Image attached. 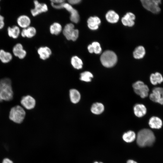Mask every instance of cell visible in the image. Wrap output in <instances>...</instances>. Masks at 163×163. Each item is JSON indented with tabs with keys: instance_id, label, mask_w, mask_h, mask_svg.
Returning <instances> with one entry per match:
<instances>
[{
	"instance_id": "cell-1",
	"label": "cell",
	"mask_w": 163,
	"mask_h": 163,
	"mask_svg": "<svg viewBox=\"0 0 163 163\" xmlns=\"http://www.w3.org/2000/svg\"><path fill=\"white\" fill-rule=\"evenodd\" d=\"M155 140L153 133L150 129H144L138 133L136 137V142L140 147H143L152 145Z\"/></svg>"
},
{
	"instance_id": "cell-2",
	"label": "cell",
	"mask_w": 163,
	"mask_h": 163,
	"mask_svg": "<svg viewBox=\"0 0 163 163\" xmlns=\"http://www.w3.org/2000/svg\"><path fill=\"white\" fill-rule=\"evenodd\" d=\"M13 93L11 82L8 78H5L0 80V102L10 101L13 98Z\"/></svg>"
},
{
	"instance_id": "cell-3",
	"label": "cell",
	"mask_w": 163,
	"mask_h": 163,
	"mask_svg": "<svg viewBox=\"0 0 163 163\" xmlns=\"http://www.w3.org/2000/svg\"><path fill=\"white\" fill-rule=\"evenodd\" d=\"M100 61L104 67L110 68L113 67L117 61V57L113 51L107 50L103 52L100 57Z\"/></svg>"
},
{
	"instance_id": "cell-4",
	"label": "cell",
	"mask_w": 163,
	"mask_h": 163,
	"mask_svg": "<svg viewBox=\"0 0 163 163\" xmlns=\"http://www.w3.org/2000/svg\"><path fill=\"white\" fill-rule=\"evenodd\" d=\"M25 114V112L23 108L20 106L17 105L11 109L9 118L14 122L20 123L24 120Z\"/></svg>"
},
{
	"instance_id": "cell-5",
	"label": "cell",
	"mask_w": 163,
	"mask_h": 163,
	"mask_svg": "<svg viewBox=\"0 0 163 163\" xmlns=\"http://www.w3.org/2000/svg\"><path fill=\"white\" fill-rule=\"evenodd\" d=\"M141 2L145 9L153 14H158L161 11L159 6L161 3V0H141Z\"/></svg>"
},
{
	"instance_id": "cell-6",
	"label": "cell",
	"mask_w": 163,
	"mask_h": 163,
	"mask_svg": "<svg viewBox=\"0 0 163 163\" xmlns=\"http://www.w3.org/2000/svg\"><path fill=\"white\" fill-rule=\"evenodd\" d=\"M63 33L67 40L73 41H75L79 36L78 30L75 29L74 24L71 23L65 26L63 30Z\"/></svg>"
},
{
	"instance_id": "cell-7",
	"label": "cell",
	"mask_w": 163,
	"mask_h": 163,
	"mask_svg": "<svg viewBox=\"0 0 163 163\" xmlns=\"http://www.w3.org/2000/svg\"><path fill=\"white\" fill-rule=\"evenodd\" d=\"M133 87L135 93L141 98H145L148 96L149 88L143 82L137 81L133 84Z\"/></svg>"
},
{
	"instance_id": "cell-8",
	"label": "cell",
	"mask_w": 163,
	"mask_h": 163,
	"mask_svg": "<svg viewBox=\"0 0 163 163\" xmlns=\"http://www.w3.org/2000/svg\"><path fill=\"white\" fill-rule=\"evenodd\" d=\"M149 98L153 102L163 104V88H154L149 95Z\"/></svg>"
},
{
	"instance_id": "cell-9",
	"label": "cell",
	"mask_w": 163,
	"mask_h": 163,
	"mask_svg": "<svg viewBox=\"0 0 163 163\" xmlns=\"http://www.w3.org/2000/svg\"><path fill=\"white\" fill-rule=\"evenodd\" d=\"M34 8L31 10V13L34 16L46 12L48 10L47 6L45 4L40 3L37 0H34Z\"/></svg>"
},
{
	"instance_id": "cell-10",
	"label": "cell",
	"mask_w": 163,
	"mask_h": 163,
	"mask_svg": "<svg viewBox=\"0 0 163 163\" xmlns=\"http://www.w3.org/2000/svg\"><path fill=\"white\" fill-rule=\"evenodd\" d=\"M63 7L70 13L71 21L74 23H78L80 17L77 11L69 3H65Z\"/></svg>"
},
{
	"instance_id": "cell-11",
	"label": "cell",
	"mask_w": 163,
	"mask_h": 163,
	"mask_svg": "<svg viewBox=\"0 0 163 163\" xmlns=\"http://www.w3.org/2000/svg\"><path fill=\"white\" fill-rule=\"evenodd\" d=\"M21 103V105L25 108L30 110L34 107L36 101L33 97L28 95L24 96L22 98Z\"/></svg>"
},
{
	"instance_id": "cell-12",
	"label": "cell",
	"mask_w": 163,
	"mask_h": 163,
	"mask_svg": "<svg viewBox=\"0 0 163 163\" xmlns=\"http://www.w3.org/2000/svg\"><path fill=\"white\" fill-rule=\"evenodd\" d=\"M12 50L14 55L20 59L24 58L27 54L26 51L23 49V46L20 43L16 44Z\"/></svg>"
},
{
	"instance_id": "cell-13",
	"label": "cell",
	"mask_w": 163,
	"mask_h": 163,
	"mask_svg": "<svg viewBox=\"0 0 163 163\" xmlns=\"http://www.w3.org/2000/svg\"><path fill=\"white\" fill-rule=\"evenodd\" d=\"M135 18L134 14L131 12H128L123 17L121 21L123 25L125 26L132 27L134 24V20Z\"/></svg>"
},
{
	"instance_id": "cell-14",
	"label": "cell",
	"mask_w": 163,
	"mask_h": 163,
	"mask_svg": "<svg viewBox=\"0 0 163 163\" xmlns=\"http://www.w3.org/2000/svg\"><path fill=\"white\" fill-rule=\"evenodd\" d=\"M87 22L89 28L91 30H94L98 28L101 21L97 17H91L88 19Z\"/></svg>"
},
{
	"instance_id": "cell-15",
	"label": "cell",
	"mask_w": 163,
	"mask_h": 163,
	"mask_svg": "<svg viewBox=\"0 0 163 163\" xmlns=\"http://www.w3.org/2000/svg\"><path fill=\"white\" fill-rule=\"evenodd\" d=\"M30 18L26 15H21L17 19V23L20 27L26 28L29 27L30 24Z\"/></svg>"
},
{
	"instance_id": "cell-16",
	"label": "cell",
	"mask_w": 163,
	"mask_h": 163,
	"mask_svg": "<svg viewBox=\"0 0 163 163\" xmlns=\"http://www.w3.org/2000/svg\"><path fill=\"white\" fill-rule=\"evenodd\" d=\"M134 112L135 115L139 117H142L146 113L147 109L145 106L142 104H137L133 108Z\"/></svg>"
},
{
	"instance_id": "cell-17",
	"label": "cell",
	"mask_w": 163,
	"mask_h": 163,
	"mask_svg": "<svg viewBox=\"0 0 163 163\" xmlns=\"http://www.w3.org/2000/svg\"><path fill=\"white\" fill-rule=\"evenodd\" d=\"M37 52L40 58L44 60L48 58L52 53L50 49L47 46L40 47Z\"/></svg>"
},
{
	"instance_id": "cell-18",
	"label": "cell",
	"mask_w": 163,
	"mask_h": 163,
	"mask_svg": "<svg viewBox=\"0 0 163 163\" xmlns=\"http://www.w3.org/2000/svg\"><path fill=\"white\" fill-rule=\"evenodd\" d=\"M149 124L150 127L152 128L159 129L161 127L162 122L160 118L153 116L150 119Z\"/></svg>"
},
{
	"instance_id": "cell-19",
	"label": "cell",
	"mask_w": 163,
	"mask_h": 163,
	"mask_svg": "<svg viewBox=\"0 0 163 163\" xmlns=\"http://www.w3.org/2000/svg\"><path fill=\"white\" fill-rule=\"evenodd\" d=\"M36 33V29L33 27H29L23 29L21 32V35L23 37L30 38L34 37Z\"/></svg>"
},
{
	"instance_id": "cell-20",
	"label": "cell",
	"mask_w": 163,
	"mask_h": 163,
	"mask_svg": "<svg viewBox=\"0 0 163 163\" xmlns=\"http://www.w3.org/2000/svg\"><path fill=\"white\" fill-rule=\"evenodd\" d=\"M105 17L107 21L111 23H117L119 18L118 14L113 10L109 11L106 14Z\"/></svg>"
},
{
	"instance_id": "cell-21",
	"label": "cell",
	"mask_w": 163,
	"mask_h": 163,
	"mask_svg": "<svg viewBox=\"0 0 163 163\" xmlns=\"http://www.w3.org/2000/svg\"><path fill=\"white\" fill-rule=\"evenodd\" d=\"M150 79L151 83L154 85L160 84L163 81V78L162 75L158 72L151 74Z\"/></svg>"
},
{
	"instance_id": "cell-22",
	"label": "cell",
	"mask_w": 163,
	"mask_h": 163,
	"mask_svg": "<svg viewBox=\"0 0 163 163\" xmlns=\"http://www.w3.org/2000/svg\"><path fill=\"white\" fill-rule=\"evenodd\" d=\"M91 110L93 113L97 115L103 112L104 110V106L102 103L96 102L93 104Z\"/></svg>"
},
{
	"instance_id": "cell-23",
	"label": "cell",
	"mask_w": 163,
	"mask_h": 163,
	"mask_svg": "<svg viewBox=\"0 0 163 163\" xmlns=\"http://www.w3.org/2000/svg\"><path fill=\"white\" fill-rule=\"evenodd\" d=\"M70 97L71 101L74 104H76L80 100L81 96L79 92L76 89H72L70 90Z\"/></svg>"
},
{
	"instance_id": "cell-24",
	"label": "cell",
	"mask_w": 163,
	"mask_h": 163,
	"mask_svg": "<svg viewBox=\"0 0 163 163\" xmlns=\"http://www.w3.org/2000/svg\"><path fill=\"white\" fill-rule=\"evenodd\" d=\"M8 33L10 37L16 39L19 36L20 33V31L19 27L17 26H14L12 27H8Z\"/></svg>"
},
{
	"instance_id": "cell-25",
	"label": "cell",
	"mask_w": 163,
	"mask_h": 163,
	"mask_svg": "<svg viewBox=\"0 0 163 163\" xmlns=\"http://www.w3.org/2000/svg\"><path fill=\"white\" fill-rule=\"evenodd\" d=\"M145 53V48L142 46H140L137 47L133 52L134 58L139 59L143 58Z\"/></svg>"
},
{
	"instance_id": "cell-26",
	"label": "cell",
	"mask_w": 163,
	"mask_h": 163,
	"mask_svg": "<svg viewBox=\"0 0 163 163\" xmlns=\"http://www.w3.org/2000/svg\"><path fill=\"white\" fill-rule=\"evenodd\" d=\"M12 56L11 53L3 50H0V60L4 63H7L11 60Z\"/></svg>"
},
{
	"instance_id": "cell-27",
	"label": "cell",
	"mask_w": 163,
	"mask_h": 163,
	"mask_svg": "<svg viewBox=\"0 0 163 163\" xmlns=\"http://www.w3.org/2000/svg\"><path fill=\"white\" fill-rule=\"evenodd\" d=\"M123 140L126 142H131L133 141L136 138V135L134 132L129 130L125 133L123 135Z\"/></svg>"
},
{
	"instance_id": "cell-28",
	"label": "cell",
	"mask_w": 163,
	"mask_h": 163,
	"mask_svg": "<svg viewBox=\"0 0 163 163\" xmlns=\"http://www.w3.org/2000/svg\"><path fill=\"white\" fill-rule=\"evenodd\" d=\"M71 62L73 67L75 69H79L82 67L83 62L78 56H74L71 59Z\"/></svg>"
},
{
	"instance_id": "cell-29",
	"label": "cell",
	"mask_w": 163,
	"mask_h": 163,
	"mask_svg": "<svg viewBox=\"0 0 163 163\" xmlns=\"http://www.w3.org/2000/svg\"><path fill=\"white\" fill-rule=\"evenodd\" d=\"M62 29L61 25L57 22L53 24L50 27V33L52 34L57 35L59 34Z\"/></svg>"
},
{
	"instance_id": "cell-30",
	"label": "cell",
	"mask_w": 163,
	"mask_h": 163,
	"mask_svg": "<svg viewBox=\"0 0 163 163\" xmlns=\"http://www.w3.org/2000/svg\"><path fill=\"white\" fill-rule=\"evenodd\" d=\"M93 78L92 74L89 71H85L80 74V79L85 82H90Z\"/></svg>"
},
{
	"instance_id": "cell-31",
	"label": "cell",
	"mask_w": 163,
	"mask_h": 163,
	"mask_svg": "<svg viewBox=\"0 0 163 163\" xmlns=\"http://www.w3.org/2000/svg\"><path fill=\"white\" fill-rule=\"evenodd\" d=\"M51 5L53 7L57 9L64 8L65 1L63 0H51Z\"/></svg>"
},
{
	"instance_id": "cell-32",
	"label": "cell",
	"mask_w": 163,
	"mask_h": 163,
	"mask_svg": "<svg viewBox=\"0 0 163 163\" xmlns=\"http://www.w3.org/2000/svg\"><path fill=\"white\" fill-rule=\"evenodd\" d=\"M91 45L93 48L94 53L95 54H98L101 52L102 49L99 43L97 42H94Z\"/></svg>"
},
{
	"instance_id": "cell-33",
	"label": "cell",
	"mask_w": 163,
	"mask_h": 163,
	"mask_svg": "<svg viewBox=\"0 0 163 163\" xmlns=\"http://www.w3.org/2000/svg\"><path fill=\"white\" fill-rule=\"evenodd\" d=\"M5 24L4 17L0 15V29H2Z\"/></svg>"
},
{
	"instance_id": "cell-34",
	"label": "cell",
	"mask_w": 163,
	"mask_h": 163,
	"mask_svg": "<svg viewBox=\"0 0 163 163\" xmlns=\"http://www.w3.org/2000/svg\"><path fill=\"white\" fill-rule=\"evenodd\" d=\"M81 1V0H69L68 1L69 3L71 5L78 4Z\"/></svg>"
},
{
	"instance_id": "cell-35",
	"label": "cell",
	"mask_w": 163,
	"mask_h": 163,
	"mask_svg": "<svg viewBox=\"0 0 163 163\" xmlns=\"http://www.w3.org/2000/svg\"><path fill=\"white\" fill-rule=\"evenodd\" d=\"M88 49L89 52L90 53H94L93 48L91 44H90L88 46Z\"/></svg>"
},
{
	"instance_id": "cell-36",
	"label": "cell",
	"mask_w": 163,
	"mask_h": 163,
	"mask_svg": "<svg viewBox=\"0 0 163 163\" xmlns=\"http://www.w3.org/2000/svg\"><path fill=\"white\" fill-rule=\"evenodd\" d=\"M2 163H13V161L8 158H5L4 159Z\"/></svg>"
},
{
	"instance_id": "cell-37",
	"label": "cell",
	"mask_w": 163,
	"mask_h": 163,
	"mask_svg": "<svg viewBox=\"0 0 163 163\" xmlns=\"http://www.w3.org/2000/svg\"><path fill=\"white\" fill-rule=\"evenodd\" d=\"M127 163H138L136 161L133 160H129L127 161Z\"/></svg>"
},
{
	"instance_id": "cell-38",
	"label": "cell",
	"mask_w": 163,
	"mask_h": 163,
	"mask_svg": "<svg viewBox=\"0 0 163 163\" xmlns=\"http://www.w3.org/2000/svg\"><path fill=\"white\" fill-rule=\"evenodd\" d=\"M94 163H102V162H98L97 161H95L94 162Z\"/></svg>"
}]
</instances>
